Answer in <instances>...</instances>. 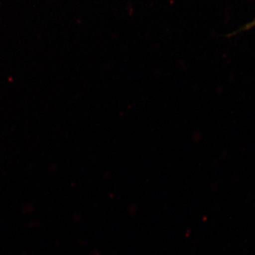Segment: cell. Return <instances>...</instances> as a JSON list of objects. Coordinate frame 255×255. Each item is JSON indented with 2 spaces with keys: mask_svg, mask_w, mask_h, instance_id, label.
I'll use <instances>...</instances> for the list:
<instances>
[{
  "mask_svg": "<svg viewBox=\"0 0 255 255\" xmlns=\"http://www.w3.org/2000/svg\"><path fill=\"white\" fill-rule=\"evenodd\" d=\"M254 26H255V24H254Z\"/></svg>",
  "mask_w": 255,
  "mask_h": 255,
  "instance_id": "1",
  "label": "cell"
}]
</instances>
